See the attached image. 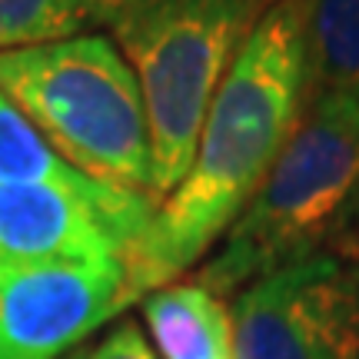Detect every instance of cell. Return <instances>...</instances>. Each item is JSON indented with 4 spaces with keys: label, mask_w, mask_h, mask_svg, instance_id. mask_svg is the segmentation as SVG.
I'll return each mask as SVG.
<instances>
[{
    "label": "cell",
    "mask_w": 359,
    "mask_h": 359,
    "mask_svg": "<svg viewBox=\"0 0 359 359\" xmlns=\"http://www.w3.org/2000/svg\"><path fill=\"white\" fill-rule=\"evenodd\" d=\"M306 103V0H276L213 93L190 170L160 200L130 263L137 296L173 283L223 240L290 143Z\"/></svg>",
    "instance_id": "cell-1"
},
{
    "label": "cell",
    "mask_w": 359,
    "mask_h": 359,
    "mask_svg": "<svg viewBox=\"0 0 359 359\" xmlns=\"http://www.w3.org/2000/svg\"><path fill=\"white\" fill-rule=\"evenodd\" d=\"M0 93L83 177L154 193L150 123L133 67L114 37L0 50Z\"/></svg>",
    "instance_id": "cell-3"
},
{
    "label": "cell",
    "mask_w": 359,
    "mask_h": 359,
    "mask_svg": "<svg viewBox=\"0 0 359 359\" xmlns=\"http://www.w3.org/2000/svg\"><path fill=\"white\" fill-rule=\"evenodd\" d=\"M309 97H359V0H306Z\"/></svg>",
    "instance_id": "cell-9"
},
{
    "label": "cell",
    "mask_w": 359,
    "mask_h": 359,
    "mask_svg": "<svg viewBox=\"0 0 359 359\" xmlns=\"http://www.w3.org/2000/svg\"><path fill=\"white\" fill-rule=\"evenodd\" d=\"M233 359H359V266L349 246L266 273L230 303Z\"/></svg>",
    "instance_id": "cell-6"
},
{
    "label": "cell",
    "mask_w": 359,
    "mask_h": 359,
    "mask_svg": "<svg viewBox=\"0 0 359 359\" xmlns=\"http://www.w3.org/2000/svg\"><path fill=\"white\" fill-rule=\"evenodd\" d=\"M137 299L123 263L0 269V359H64Z\"/></svg>",
    "instance_id": "cell-7"
},
{
    "label": "cell",
    "mask_w": 359,
    "mask_h": 359,
    "mask_svg": "<svg viewBox=\"0 0 359 359\" xmlns=\"http://www.w3.org/2000/svg\"><path fill=\"white\" fill-rule=\"evenodd\" d=\"M150 193L80 177L74 183H0V269L103 266L130 269L154 226Z\"/></svg>",
    "instance_id": "cell-5"
},
{
    "label": "cell",
    "mask_w": 359,
    "mask_h": 359,
    "mask_svg": "<svg viewBox=\"0 0 359 359\" xmlns=\"http://www.w3.org/2000/svg\"><path fill=\"white\" fill-rule=\"evenodd\" d=\"M64 359H156V353L147 343V336H143L137 323H120V326H114L110 333L103 336L100 343L74 349Z\"/></svg>",
    "instance_id": "cell-11"
},
{
    "label": "cell",
    "mask_w": 359,
    "mask_h": 359,
    "mask_svg": "<svg viewBox=\"0 0 359 359\" xmlns=\"http://www.w3.org/2000/svg\"><path fill=\"white\" fill-rule=\"evenodd\" d=\"M130 0H0V50L37 47L97 34L110 27Z\"/></svg>",
    "instance_id": "cell-10"
},
{
    "label": "cell",
    "mask_w": 359,
    "mask_h": 359,
    "mask_svg": "<svg viewBox=\"0 0 359 359\" xmlns=\"http://www.w3.org/2000/svg\"><path fill=\"white\" fill-rule=\"evenodd\" d=\"M353 243H356V250L349 243H343V246H349V253H353V259H356V266H359V223H356V230H353Z\"/></svg>",
    "instance_id": "cell-12"
},
{
    "label": "cell",
    "mask_w": 359,
    "mask_h": 359,
    "mask_svg": "<svg viewBox=\"0 0 359 359\" xmlns=\"http://www.w3.org/2000/svg\"><path fill=\"white\" fill-rule=\"evenodd\" d=\"M143 320L163 359H233L230 306L196 280L143 296Z\"/></svg>",
    "instance_id": "cell-8"
},
{
    "label": "cell",
    "mask_w": 359,
    "mask_h": 359,
    "mask_svg": "<svg viewBox=\"0 0 359 359\" xmlns=\"http://www.w3.org/2000/svg\"><path fill=\"white\" fill-rule=\"evenodd\" d=\"M273 4L276 0H130L110 24L147 107L156 200L187 177L213 93Z\"/></svg>",
    "instance_id": "cell-4"
},
{
    "label": "cell",
    "mask_w": 359,
    "mask_h": 359,
    "mask_svg": "<svg viewBox=\"0 0 359 359\" xmlns=\"http://www.w3.org/2000/svg\"><path fill=\"white\" fill-rule=\"evenodd\" d=\"M359 223V97L316 93L253 200L196 283L240 293L276 269L336 250Z\"/></svg>",
    "instance_id": "cell-2"
}]
</instances>
